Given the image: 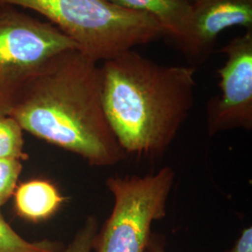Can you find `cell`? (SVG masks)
Segmentation results:
<instances>
[{
    "instance_id": "obj_1",
    "label": "cell",
    "mask_w": 252,
    "mask_h": 252,
    "mask_svg": "<svg viewBox=\"0 0 252 252\" xmlns=\"http://www.w3.org/2000/svg\"><path fill=\"white\" fill-rule=\"evenodd\" d=\"M9 116L91 166H114L127 157L104 111L100 66L78 49L58 54L27 81Z\"/></svg>"
},
{
    "instance_id": "obj_2",
    "label": "cell",
    "mask_w": 252,
    "mask_h": 252,
    "mask_svg": "<svg viewBox=\"0 0 252 252\" xmlns=\"http://www.w3.org/2000/svg\"><path fill=\"white\" fill-rule=\"evenodd\" d=\"M196 68L163 65L127 50L100 66L103 108L126 155L162 156L193 107Z\"/></svg>"
},
{
    "instance_id": "obj_3",
    "label": "cell",
    "mask_w": 252,
    "mask_h": 252,
    "mask_svg": "<svg viewBox=\"0 0 252 252\" xmlns=\"http://www.w3.org/2000/svg\"><path fill=\"white\" fill-rule=\"evenodd\" d=\"M0 4L41 14L97 63L164 36L154 19L108 0H0Z\"/></svg>"
},
{
    "instance_id": "obj_4",
    "label": "cell",
    "mask_w": 252,
    "mask_h": 252,
    "mask_svg": "<svg viewBox=\"0 0 252 252\" xmlns=\"http://www.w3.org/2000/svg\"><path fill=\"white\" fill-rule=\"evenodd\" d=\"M176 173L170 166L145 176H112L106 186L113 207L95 236V252H145L152 226L166 216Z\"/></svg>"
},
{
    "instance_id": "obj_5",
    "label": "cell",
    "mask_w": 252,
    "mask_h": 252,
    "mask_svg": "<svg viewBox=\"0 0 252 252\" xmlns=\"http://www.w3.org/2000/svg\"><path fill=\"white\" fill-rule=\"evenodd\" d=\"M70 49L78 48L53 24L0 4V115H9L27 81Z\"/></svg>"
},
{
    "instance_id": "obj_6",
    "label": "cell",
    "mask_w": 252,
    "mask_h": 252,
    "mask_svg": "<svg viewBox=\"0 0 252 252\" xmlns=\"http://www.w3.org/2000/svg\"><path fill=\"white\" fill-rule=\"evenodd\" d=\"M219 53L226 61L218 70L220 94L207 104V133L252 129V29L233 38Z\"/></svg>"
},
{
    "instance_id": "obj_7",
    "label": "cell",
    "mask_w": 252,
    "mask_h": 252,
    "mask_svg": "<svg viewBox=\"0 0 252 252\" xmlns=\"http://www.w3.org/2000/svg\"><path fill=\"white\" fill-rule=\"evenodd\" d=\"M252 29V0H198L191 5L189 27L179 43L191 66L205 63L227 29Z\"/></svg>"
},
{
    "instance_id": "obj_8",
    "label": "cell",
    "mask_w": 252,
    "mask_h": 252,
    "mask_svg": "<svg viewBox=\"0 0 252 252\" xmlns=\"http://www.w3.org/2000/svg\"><path fill=\"white\" fill-rule=\"evenodd\" d=\"M124 9L154 19L164 32L179 44L186 35L191 15V4L185 0H108Z\"/></svg>"
},
{
    "instance_id": "obj_9",
    "label": "cell",
    "mask_w": 252,
    "mask_h": 252,
    "mask_svg": "<svg viewBox=\"0 0 252 252\" xmlns=\"http://www.w3.org/2000/svg\"><path fill=\"white\" fill-rule=\"evenodd\" d=\"M12 196L19 216L32 222L52 218L65 200L53 182L39 179L20 184Z\"/></svg>"
},
{
    "instance_id": "obj_10",
    "label": "cell",
    "mask_w": 252,
    "mask_h": 252,
    "mask_svg": "<svg viewBox=\"0 0 252 252\" xmlns=\"http://www.w3.org/2000/svg\"><path fill=\"white\" fill-rule=\"evenodd\" d=\"M63 248L62 244L49 239L27 241L9 226L0 212V252H60Z\"/></svg>"
},
{
    "instance_id": "obj_11",
    "label": "cell",
    "mask_w": 252,
    "mask_h": 252,
    "mask_svg": "<svg viewBox=\"0 0 252 252\" xmlns=\"http://www.w3.org/2000/svg\"><path fill=\"white\" fill-rule=\"evenodd\" d=\"M0 159H28L25 153L24 130L9 115H0Z\"/></svg>"
},
{
    "instance_id": "obj_12",
    "label": "cell",
    "mask_w": 252,
    "mask_h": 252,
    "mask_svg": "<svg viewBox=\"0 0 252 252\" xmlns=\"http://www.w3.org/2000/svg\"><path fill=\"white\" fill-rule=\"evenodd\" d=\"M22 170V161L0 159V208L13 195Z\"/></svg>"
},
{
    "instance_id": "obj_13",
    "label": "cell",
    "mask_w": 252,
    "mask_h": 252,
    "mask_svg": "<svg viewBox=\"0 0 252 252\" xmlns=\"http://www.w3.org/2000/svg\"><path fill=\"white\" fill-rule=\"evenodd\" d=\"M99 224L96 217L88 216L81 228L77 231L72 240L60 252H92L94 251L95 236Z\"/></svg>"
},
{
    "instance_id": "obj_14",
    "label": "cell",
    "mask_w": 252,
    "mask_h": 252,
    "mask_svg": "<svg viewBox=\"0 0 252 252\" xmlns=\"http://www.w3.org/2000/svg\"><path fill=\"white\" fill-rule=\"evenodd\" d=\"M224 252H252V226L245 228L234 245Z\"/></svg>"
},
{
    "instance_id": "obj_15",
    "label": "cell",
    "mask_w": 252,
    "mask_h": 252,
    "mask_svg": "<svg viewBox=\"0 0 252 252\" xmlns=\"http://www.w3.org/2000/svg\"><path fill=\"white\" fill-rule=\"evenodd\" d=\"M145 252H167L166 237L162 234L152 233L150 241Z\"/></svg>"
},
{
    "instance_id": "obj_16",
    "label": "cell",
    "mask_w": 252,
    "mask_h": 252,
    "mask_svg": "<svg viewBox=\"0 0 252 252\" xmlns=\"http://www.w3.org/2000/svg\"><path fill=\"white\" fill-rule=\"evenodd\" d=\"M185 1H187L188 3H189V4H191V5H192V4H194L195 2H197L198 0H185Z\"/></svg>"
}]
</instances>
